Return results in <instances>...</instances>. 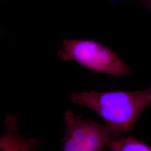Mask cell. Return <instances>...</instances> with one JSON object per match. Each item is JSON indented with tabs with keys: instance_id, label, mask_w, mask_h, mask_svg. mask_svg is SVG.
<instances>
[{
	"instance_id": "4",
	"label": "cell",
	"mask_w": 151,
	"mask_h": 151,
	"mask_svg": "<svg viewBox=\"0 0 151 151\" xmlns=\"http://www.w3.org/2000/svg\"><path fill=\"white\" fill-rule=\"evenodd\" d=\"M108 147L113 151H151V146L132 137L115 139Z\"/></svg>"
},
{
	"instance_id": "1",
	"label": "cell",
	"mask_w": 151,
	"mask_h": 151,
	"mask_svg": "<svg viewBox=\"0 0 151 151\" xmlns=\"http://www.w3.org/2000/svg\"><path fill=\"white\" fill-rule=\"evenodd\" d=\"M70 98L76 105L94 111L106 124L123 135L132 130L140 114L151 103V86L136 91L73 92Z\"/></svg>"
},
{
	"instance_id": "3",
	"label": "cell",
	"mask_w": 151,
	"mask_h": 151,
	"mask_svg": "<svg viewBox=\"0 0 151 151\" xmlns=\"http://www.w3.org/2000/svg\"><path fill=\"white\" fill-rule=\"evenodd\" d=\"M64 122L65 136L62 147L64 151H102L122 136L107 124L76 115L70 109L64 113Z\"/></svg>"
},
{
	"instance_id": "5",
	"label": "cell",
	"mask_w": 151,
	"mask_h": 151,
	"mask_svg": "<svg viewBox=\"0 0 151 151\" xmlns=\"http://www.w3.org/2000/svg\"><path fill=\"white\" fill-rule=\"evenodd\" d=\"M140 4L146 7H147L151 11V0H137Z\"/></svg>"
},
{
	"instance_id": "2",
	"label": "cell",
	"mask_w": 151,
	"mask_h": 151,
	"mask_svg": "<svg viewBox=\"0 0 151 151\" xmlns=\"http://www.w3.org/2000/svg\"><path fill=\"white\" fill-rule=\"evenodd\" d=\"M58 57L60 60H74L88 70L108 75L124 77L131 71L111 49L92 39H64Z\"/></svg>"
}]
</instances>
